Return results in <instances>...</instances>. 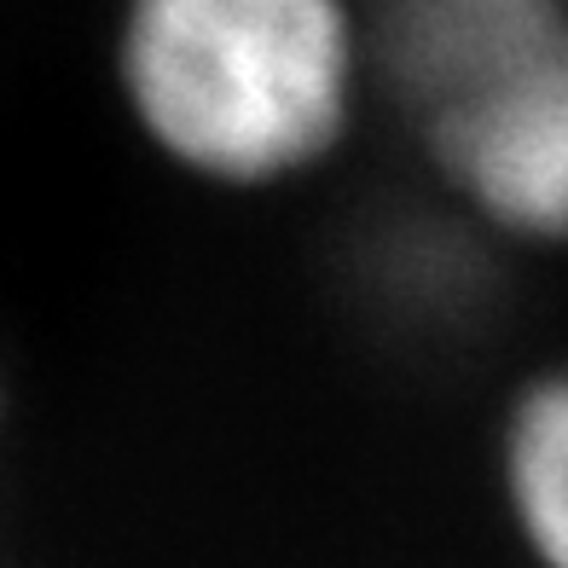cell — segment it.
Instances as JSON below:
<instances>
[{
	"label": "cell",
	"mask_w": 568,
	"mask_h": 568,
	"mask_svg": "<svg viewBox=\"0 0 568 568\" xmlns=\"http://www.w3.org/2000/svg\"><path fill=\"white\" fill-rule=\"evenodd\" d=\"M122 75L180 163L267 180L343 128L348 30L337 0H134Z\"/></svg>",
	"instance_id": "1"
},
{
	"label": "cell",
	"mask_w": 568,
	"mask_h": 568,
	"mask_svg": "<svg viewBox=\"0 0 568 568\" xmlns=\"http://www.w3.org/2000/svg\"><path fill=\"white\" fill-rule=\"evenodd\" d=\"M348 302L412 354H453L499 314V273L458 221L424 203H383L348 232Z\"/></svg>",
	"instance_id": "2"
},
{
	"label": "cell",
	"mask_w": 568,
	"mask_h": 568,
	"mask_svg": "<svg viewBox=\"0 0 568 568\" xmlns=\"http://www.w3.org/2000/svg\"><path fill=\"white\" fill-rule=\"evenodd\" d=\"M435 151L481 215L568 232V30L494 93L435 122Z\"/></svg>",
	"instance_id": "3"
},
{
	"label": "cell",
	"mask_w": 568,
	"mask_h": 568,
	"mask_svg": "<svg viewBox=\"0 0 568 568\" xmlns=\"http://www.w3.org/2000/svg\"><path fill=\"white\" fill-rule=\"evenodd\" d=\"M377 59L412 111H447L494 93L568 30L562 0H372Z\"/></svg>",
	"instance_id": "4"
},
{
	"label": "cell",
	"mask_w": 568,
	"mask_h": 568,
	"mask_svg": "<svg viewBox=\"0 0 568 568\" xmlns=\"http://www.w3.org/2000/svg\"><path fill=\"white\" fill-rule=\"evenodd\" d=\"M510 499L546 568H568V372L539 383L510 424Z\"/></svg>",
	"instance_id": "5"
}]
</instances>
